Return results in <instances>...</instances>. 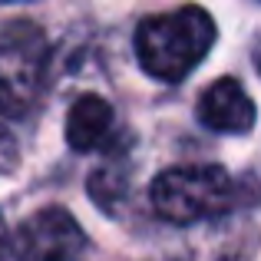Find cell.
Masks as SVG:
<instances>
[{
    "label": "cell",
    "mask_w": 261,
    "mask_h": 261,
    "mask_svg": "<svg viewBox=\"0 0 261 261\" xmlns=\"http://www.w3.org/2000/svg\"><path fill=\"white\" fill-rule=\"evenodd\" d=\"M215 43V20L208 10L189 4L142 20L136 30V57L149 76L162 83L189 76Z\"/></svg>",
    "instance_id": "obj_1"
},
{
    "label": "cell",
    "mask_w": 261,
    "mask_h": 261,
    "mask_svg": "<svg viewBox=\"0 0 261 261\" xmlns=\"http://www.w3.org/2000/svg\"><path fill=\"white\" fill-rule=\"evenodd\" d=\"M155 215L172 225H195L225 215L235 202V182L218 166H182L166 169L149 189Z\"/></svg>",
    "instance_id": "obj_2"
},
{
    "label": "cell",
    "mask_w": 261,
    "mask_h": 261,
    "mask_svg": "<svg viewBox=\"0 0 261 261\" xmlns=\"http://www.w3.org/2000/svg\"><path fill=\"white\" fill-rule=\"evenodd\" d=\"M50 46L30 20H10L0 30V113L23 119L37 106L46 80Z\"/></svg>",
    "instance_id": "obj_3"
},
{
    "label": "cell",
    "mask_w": 261,
    "mask_h": 261,
    "mask_svg": "<svg viewBox=\"0 0 261 261\" xmlns=\"http://www.w3.org/2000/svg\"><path fill=\"white\" fill-rule=\"evenodd\" d=\"M10 251L17 255V261H86L89 242L76 218L53 205V208H40L20 225Z\"/></svg>",
    "instance_id": "obj_4"
},
{
    "label": "cell",
    "mask_w": 261,
    "mask_h": 261,
    "mask_svg": "<svg viewBox=\"0 0 261 261\" xmlns=\"http://www.w3.org/2000/svg\"><path fill=\"white\" fill-rule=\"evenodd\" d=\"M198 119L202 126L215 129V133H248L255 126V102L242 89V83L231 76H222L212 83L198 99Z\"/></svg>",
    "instance_id": "obj_5"
},
{
    "label": "cell",
    "mask_w": 261,
    "mask_h": 261,
    "mask_svg": "<svg viewBox=\"0 0 261 261\" xmlns=\"http://www.w3.org/2000/svg\"><path fill=\"white\" fill-rule=\"evenodd\" d=\"M116 126V113L102 96L86 93L66 113V142H70L76 152H93L102 142L113 136Z\"/></svg>",
    "instance_id": "obj_6"
},
{
    "label": "cell",
    "mask_w": 261,
    "mask_h": 261,
    "mask_svg": "<svg viewBox=\"0 0 261 261\" xmlns=\"http://www.w3.org/2000/svg\"><path fill=\"white\" fill-rule=\"evenodd\" d=\"M13 162V142H10V136L0 129V169H7Z\"/></svg>",
    "instance_id": "obj_7"
},
{
    "label": "cell",
    "mask_w": 261,
    "mask_h": 261,
    "mask_svg": "<svg viewBox=\"0 0 261 261\" xmlns=\"http://www.w3.org/2000/svg\"><path fill=\"white\" fill-rule=\"evenodd\" d=\"M10 258V231H7V222L4 215H0V261Z\"/></svg>",
    "instance_id": "obj_8"
},
{
    "label": "cell",
    "mask_w": 261,
    "mask_h": 261,
    "mask_svg": "<svg viewBox=\"0 0 261 261\" xmlns=\"http://www.w3.org/2000/svg\"><path fill=\"white\" fill-rule=\"evenodd\" d=\"M0 4H20V0H0Z\"/></svg>",
    "instance_id": "obj_9"
}]
</instances>
